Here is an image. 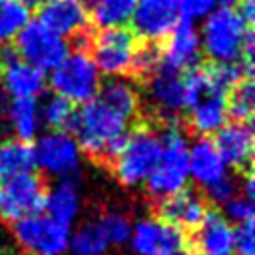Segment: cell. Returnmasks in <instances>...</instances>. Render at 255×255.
<instances>
[{
    "label": "cell",
    "instance_id": "6da1fadb",
    "mask_svg": "<svg viewBox=\"0 0 255 255\" xmlns=\"http://www.w3.org/2000/svg\"><path fill=\"white\" fill-rule=\"evenodd\" d=\"M128 124L129 120L94 98L74 112L68 129L78 141L80 151L96 163L110 165L128 135Z\"/></svg>",
    "mask_w": 255,
    "mask_h": 255
},
{
    "label": "cell",
    "instance_id": "7a4b0ae2",
    "mask_svg": "<svg viewBox=\"0 0 255 255\" xmlns=\"http://www.w3.org/2000/svg\"><path fill=\"white\" fill-rule=\"evenodd\" d=\"M253 36L251 24L233 6H215L203 20L199 40L201 50L213 62H241L247 40Z\"/></svg>",
    "mask_w": 255,
    "mask_h": 255
},
{
    "label": "cell",
    "instance_id": "3957f363",
    "mask_svg": "<svg viewBox=\"0 0 255 255\" xmlns=\"http://www.w3.org/2000/svg\"><path fill=\"white\" fill-rule=\"evenodd\" d=\"M161 153L151 173L145 179L147 193L151 201H159L171 193H177L185 187L187 171V151L189 141L177 122L161 126Z\"/></svg>",
    "mask_w": 255,
    "mask_h": 255
},
{
    "label": "cell",
    "instance_id": "277c9868",
    "mask_svg": "<svg viewBox=\"0 0 255 255\" xmlns=\"http://www.w3.org/2000/svg\"><path fill=\"white\" fill-rule=\"evenodd\" d=\"M161 153V133L145 124H139L129 131L110 163L116 179L124 187L141 185L151 173Z\"/></svg>",
    "mask_w": 255,
    "mask_h": 255
},
{
    "label": "cell",
    "instance_id": "5b68a950",
    "mask_svg": "<svg viewBox=\"0 0 255 255\" xmlns=\"http://www.w3.org/2000/svg\"><path fill=\"white\" fill-rule=\"evenodd\" d=\"M12 233L24 255H66L70 251V225L48 213H32L12 221Z\"/></svg>",
    "mask_w": 255,
    "mask_h": 255
},
{
    "label": "cell",
    "instance_id": "8992f818",
    "mask_svg": "<svg viewBox=\"0 0 255 255\" xmlns=\"http://www.w3.org/2000/svg\"><path fill=\"white\" fill-rule=\"evenodd\" d=\"M50 86L56 96H62L70 104H86L100 92L102 78L92 56L82 50L68 54L50 74Z\"/></svg>",
    "mask_w": 255,
    "mask_h": 255
},
{
    "label": "cell",
    "instance_id": "52a82bcc",
    "mask_svg": "<svg viewBox=\"0 0 255 255\" xmlns=\"http://www.w3.org/2000/svg\"><path fill=\"white\" fill-rule=\"evenodd\" d=\"M139 38L128 28H106L92 36V60L100 74L112 78L131 74Z\"/></svg>",
    "mask_w": 255,
    "mask_h": 255
},
{
    "label": "cell",
    "instance_id": "ba28073f",
    "mask_svg": "<svg viewBox=\"0 0 255 255\" xmlns=\"http://www.w3.org/2000/svg\"><path fill=\"white\" fill-rule=\"evenodd\" d=\"M14 40V48L20 60L40 68L42 72L54 70L70 54L68 42L40 20H28Z\"/></svg>",
    "mask_w": 255,
    "mask_h": 255
},
{
    "label": "cell",
    "instance_id": "9c48e42d",
    "mask_svg": "<svg viewBox=\"0 0 255 255\" xmlns=\"http://www.w3.org/2000/svg\"><path fill=\"white\" fill-rule=\"evenodd\" d=\"M147 102L153 108L161 126L177 122V116L185 110V80L183 72H177L163 62L143 80Z\"/></svg>",
    "mask_w": 255,
    "mask_h": 255
},
{
    "label": "cell",
    "instance_id": "30bf717a",
    "mask_svg": "<svg viewBox=\"0 0 255 255\" xmlns=\"http://www.w3.org/2000/svg\"><path fill=\"white\" fill-rule=\"evenodd\" d=\"M34 163L48 175L58 179L76 177L80 171V145L66 129H52L36 139Z\"/></svg>",
    "mask_w": 255,
    "mask_h": 255
},
{
    "label": "cell",
    "instance_id": "8fae6325",
    "mask_svg": "<svg viewBox=\"0 0 255 255\" xmlns=\"http://www.w3.org/2000/svg\"><path fill=\"white\" fill-rule=\"evenodd\" d=\"M44 201L46 185L34 171L6 177L0 185V217L10 223L24 215L40 213Z\"/></svg>",
    "mask_w": 255,
    "mask_h": 255
},
{
    "label": "cell",
    "instance_id": "7c38bea8",
    "mask_svg": "<svg viewBox=\"0 0 255 255\" xmlns=\"http://www.w3.org/2000/svg\"><path fill=\"white\" fill-rule=\"evenodd\" d=\"M177 0H137L131 24L133 34L143 42H163L181 20Z\"/></svg>",
    "mask_w": 255,
    "mask_h": 255
},
{
    "label": "cell",
    "instance_id": "4fadbf2b",
    "mask_svg": "<svg viewBox=\"0 0 255 255\" xmlns=\"http://www.w3.org/2000/svg\"><path fill=\"white\" fill-rule=\"evenodd\" d=\"M209 211L207 199L197 189H181L159 201H155V215L159 221L181 229L183 233H193Z\"/></svg>",
    "mask_w": 255,
    "mask_h": 255
},
{
    "label": "cell",
    "instance_id": "5bb4252c",
    "mask_svg": "<svg viewBox=\"0 0 255 255\" xmlns=\"http://www.w3.org/2000/svg\"><path fill=\"white\" fill-rule=\"evenodd\" d=\"M159 50H161V62L177 72L185 74L187 70L197 68L201 56V40L195 22L181 18L165 38V44L159 46Z\"/></svg>",
    "mask_w": 255,
    "mask_h": 255
},
{
    "label": "cell",
    "instance_id": "9a60e30c",
    "mask_svg": "<svg viewBox=\"0 0 255 255\" xmlns=\"http://www.w3.org/2000/svg\"><path fill=\"white\" fill-rule=\"evenodd\" d=\"M129 247L135 255H151L155 249L161 247L177 249L187 255V233L159 219L145 217L131 225Z\"/></svg>",
    "mask_w": 255,
    "mask_h": 255
},
{
    "label": "cell",
    "instance_id": "2e32d148",
    "mask_svg": "<svg viewBox=\"0 0 255 255\" xmlns=\"http://www.w3.org/2000/svg\"><path fill=\"white\" fill-rule=\"evenodd\" d=\"M187 237V255H233V227L225 215L209 209Z\"/></svg>",
    "mask_w": 255,
    "mask_h": 255
},
{
    "label": "cell",
    "instance_id": "e0dca14e",
    "mask_svg": "<svg viewBox=\"0 0 255 255\" xmlns=\"http://www.w3.org/2000/svg\"><path fill=\"white\" fill-rule=\"evenodd\" d=\"M215 147L225 161L227 167H233L237 171L251 169L253 159V128L251 122H239L233 120L229 124H223L215 131Z\"/></svg>",
    "mask_w": 255,
    "mask_h": 255
},
{
    "label": "cell",
    "instance_id": "ac0fdd59",
    "mask_svg": "<svg viewBox=\"0 0 255 255\" xmlns=\"http://www.w3.org/2000/svg\"><path fill=\"white\" fill-rule=\"evenodd\" d=\"M187 171L191 179L203 189H209L211 185L221 181L225 175H229L227 165L221 159L215 143L205 135H199L193 143H189Z\"/></svg>",
    "mask_w": 255,
    "mask_h": 255
},
{
    "label": "cell",
    "instance_id": "d6986e66",
    "mask_svg": "<svg viewBox=\"0 0 255 255\" xmlns=\"http://www.w3.org/2000/svg\"><path fill=\"white\" fill-rule=\"evenodd\" d=\"M2 88L14 100H36L46 90V76L40 68L14 58L0 66Z\"/></svg>",
    "mask_w": 255,
    "mask_h": 255
},
{
    "label": "cell",
    "instance_id": "ffe728a7",
    "mask_svg": "<svg viewBox=\"0 0 255 255\" xmlns=\"http://www.w3.org/2000/svg\"><path fill=\"white\" fill-rule=\"evenodd\" d=\"M38 20L62 38H74L90 28L88 12L78 0H48L40 8Z\"/></svg>",
    "mask_w": 255,
    "mask_h": 255
},
{
    "label": "cell",
    "instance_id": "44dd1931",
    "mask_svg": "<svg viewBox=\"0 0 255 255\" xmlns=\"http://www.w3.org/2000/svg\"><path fill=\"white\" fill-rule=\"evenodd\" d=\"M80 207H82V199H80L76 177H64L56 185L46 189L44 209L48 211L50 217L66 225H72L80 215Z\"/></svg>",
    "mask_w": 255,
    "mask_h": 255
},
{
    "label": "cell",
    "instance_id": "7402d4cb",
    "mask_svg": "<svg viewBox=\"0 0 255 255\" xmlns=\"http://www.w3.org/2000/svg\"><path fill=\"white\" fill-rule=\"evenodd\" d=\"M98 96L102 104H106L110 110L124 116L126 120L139 116V106H141L139 92L126 80H120V78L108 80L106 84L100 86Z\"/></svg>",
    "mask_w": 255,
    "mask_h": 255
},
{
    "label": "cell",
    "instance_id": "603a6c76",
    "mask_svg": "<svg viewBox=\"0 0 255 255\" xmlns=\"http://www.w3.org/2000/svg\"><path fill=\"white\" fill-rule=\"evenodd\" d=\"M34 167V149L30 141H22L16 137L0 141V179L28 173Z\"/></svg>",
    "mask_w": 255,
    "mask_h": 255
},
{
    "label": "cell",
    "instance_id": "cb8c5ba5",
    "mask_svg": "<svg viewBox=\"0 0 255 255\" xmlns=\"http://www.w3.org/2000/svg\"><path fill=\"white\" fill-rule=\"evenodd\" d=\"M6 122L10 124L12 131L16 133V139H22V141L36 139L38 129L42 126L36 100H14V102H10Z\"/></svg>",
    "mask_w": 255,
    "mask_h": 255
},
{
    "label": "cell",
    "instance_id": "d4e9b609",
    "mask_svg": "<svg viewBox=\"0 0 255 255\" xmlns=\"http://www.w3.org/2000/svg\"><path fill=\"white\" fill-rule=\"evenodd\" d=\"M108 249V237L96 217L84 221L74 233H70V251L74 255H104Z\"/></svg>",
    "mask_w": 255,
    "mask_h": 255
},
{
    "label": "cell",
    "instance_id": "484cf974",
    "mask_svg": "<svg viewBox=\"0 0 255 255\" xmlns=\"http://www.w3.org/2000/svg\"><path fill=\"white\" fill-rule=\"evenodd\" d=\"M137 0H96L92 20L98 28H122L126 26L135 10Z\"/></svg>",
    "mask_w": 255,
    "mask_h": 255
},
{
    "label": "cell",
    "instance_id": "4316f807",
    "mask_svg": "<svg viewBox=\"0 0 255 255\" xmlns=\"http://www.w3.org/2000/svg\"><path fill=\"white\" fill-rule=\"evenodd\" d=\"M253 106H255V86H253L251 76H247L229 90V94H227V114L233 120L249 122L251 116H253Z\"/></svg>",
    "mask_w": 255,
    "mask_h": 255
},
{
    "label": "cell",
    "instance_id": "83f0119b",
    "mask_svg": "<svg viewBox=\"0 0 255 255\" xmlns=\"http://www.w3.org/2000/svg\"><path fill=\"white\" fill-rule=\"evenodd\" d=\"M30 10L20 0H0V44H8L30 20Z\"/></svg>",
    "mask_w": 255,
    "mask_h": 255
},
{
    "label": "cell",
    "instance_id": "f1b7e54d",
    "mask_svg": "<svg viewBox=\"0 0 255 255\" xmlns=\"http://www.w3.org/2000/svg\"><path fill=\"white\" fill-rule=\"evenodd\" d=\"M100 227L104 229L110 247H124L129 243L131 235V221L129 217L120 209H106L98 217Z\"/></svg>",
    "mask_w": 255,
    "mask_h": 255
},
{
    "label": "cell",
    "instance_id": "f546056e",
    "mask_svg": "<svg viewBox=\"0 0 255 255\" xmlns=\"http://www.w3.org/2000/svg\"><path fill=\"white\" fill-rule=\"evenodd\" d=\"M38 114H40V124H44L52 129H66L68 131V126H70L72 116H74V108L68 100L54 94L42 106H38Z\"/></svg>",
    "mask_w": 255,
    "mask_h": 255
},
{
    "label": "cell",
    "instance_id": "4dcf8cb0",
    "mask_svg": "<svg viewBox=\"0 0 255 255\" xmlns=\"http://www.w3.org/2000/svg\"><path fill=\"white\" fill-rule=\"evenodd\" d=\"M253 213H255L253 199H247L245 195H241V191L225 203V217H227V221H233L235 225L253 221Z\"/></svg>",
    "mask_w": 255,
    "mask_h": 255
},
{
    "label": "cell",
    "instance_id": "1f68e13d",
    "mask_svg": "<svg viewBox=\"0 0 255 255\" xmlns=\"http://www.w3.org/2000/svg\"><path fill=\"white\" fill-rule=\"evenodd\" d=\"M233 253H237V255H255V229H253V221L237 223L233 227Z\"/></svg>",
    "mask_w": 255,
    "mask_h": 255
},
{
    "label": "cell",
    "instance_id": "d6a6232c",
    "mask_svg": "<svg viewBox=\"0 0 255 255\" xmlns=\"http://www.w3.org/2000/svg\"><path fill=\"white\" fill-rule=\"evenodd\" d=\"M241 191V187L235 183V179L231 175H225L221 181H217L215 185H211L209 189H205V199L207 201H213V203H219V205H225L233 195H237Z\"/></svg>",
    "mask_w": 255,
    "mask_h": 255
},
{
    "label": "cell",
    "instance_id": "836d02e7",
    "mask_svg": "<svg viewBox=\"0 0 255 255\" xmlns=\"http://www.w3.org/2000/svg\"><path fill=\"white\" fill-rule=\"evenodd\" d=\"M177 2H179L181 16L187 20L205 18L219 4V0H177Z\"/></svg>",
    "mask_w": 255,
    "mask_h": 255
},
{
    "label": "cell",
    "instance_id": "e575fe53",
    "mask_svg": "<svg viewBox=\"0 0 255 255\" xmlns=\"http://www.w3.org/2000/svg\"><path fill=\"white\" fill-rule=\"evenodd\" d=\"M8 110H10V96L4 92V88H0V124H6Z\"/></svg>",
    "mask_w": 255,
    "mask_h": 255
},
{
    "label": "cell",
    "instance_id": "d590c367",
    "mask_svg": "<svg viewBox=\"0 0 255 255\" xmlns=\"http://www.w3.org/2000/svg\"><path fill=\"white\" fill-rule=\"evenodd\" d=\"M28 10H40L48 0H20Z\"/></svg>",
    "mask_w": 255,
    "mask_h": 255
},
{
    "label": "cell",
    "instance_id": "8d00e7d4",
    "mask_svg": "<svg viewBox=\"0 0 255 255\" xmlns=\"http://www.w3.org/2000/svg\"><path fill=\"white\" fill-rule=\"evenodd\" d=\"M151 255H185L183 251H177V249H167V247H161V249H155Z\"/></svg>",
    "mask_w": 255,
    "mask_h": 255
},
{
    "label": "cell",
    "instance_id": "74e56055",
    "mask_svg": "<svg viewBox=\"0 0 255 255\" xmlns=\"http://www.w3.org/2000/svg\"><path fill=\"white\" fill-rule=\"evenodd\" d=\"M219 2H221V4H225V6H231L233 2H239V0H219Z\"/></svg>",
    "mask_w": 255,
    "mask_h": 255
},
{
    "label": "cell",
    "instance_id": "f35d334b",
    "mask_svg": "<svg viewBox=\"0 0 255 255\" xmlns=\"http://www.w3.org/2000/svg\"><path fill=\"white\" fill-rule=\"evenodd\" d=\"M78 2H80V4H94L96 0H78Z\"/></svg>",
    "mask_w": 255,
    "mask_h": 255
}]
</instances>
